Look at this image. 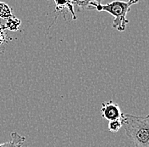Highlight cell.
Segmentation results:
<instances>
[{
	"label": "cell",
	"mask_w": 149,
	"mask_h": 147,
	"mask_svg": "<svg viewBox=\"0 0 149 147\" xmlns=\"http://www.w3.org/2000/svg\"><path fill=\"white\" fill-rule=\"evenodd\" d=\"M13 15V10L9 4L0 2V20H7Z\"/></svg>",
	"instance_id": "9c48e42d"
},
{
	"label": "cell",
	"mask_w": 149,
	"mask_h": 147,
	"mask_svg": "<svg viewBox=\"0 0 149 147\" xmlns=\"http://www.w3.org/2000/svg\"><path fill=\"white\" fill-rule=\"evenodd\" d=\"M54 3H55V11L58 13V15L62 13L65 19L66 14L69 12L71 15L73 20H75L77 19L74 6L70 2V0H54Z\"/></svg>",
	"instance_id": "277c9868"
},
{
	"label": "cell",
	"mask_w": 149,
	"mask_h": 147,
	"mask_svg": "<svg viewBox=\"0 0 149 147\" xmlns=\"http://www.w3.org/2000/svg\"><path fill=\"white\" fill-rule=\"evenodd\" d=\"M122 128V119L109 121L108 129L112 133H117Z\"/></svg>",
	"instance_id": "30bf717a"
},
{
	"label": "cell",
	"mask_w": 149,
	"mask_h": 147,
	"mask_svg": "<svg viewBox=\"0 0 149 147\" xmlns=\"http://www.w3.org/2000/svg\"><path fill=\"white\" fill-rule=\"evenodd\" d=\"M26 139L25 136L17 132H12L10 134V140L0 144V147H24Z\"/></svg>",
	"instance_id": "8992f818"
},
{
	"label": "cell",
	"mask_w": 149,
	"mask_h": 147,
	"mask_svg": "<svg viewBox=\"0 0 149 147\" xmlns=\"http://www.w3.org/2000/svg\"><path fill=\"white\" fill-rule=\"evenodd\" d=\"M101 115L104 119L112 121V120L122 119L124 113L122 112L120 106L117 103L109 101L102 104Z\"/></svg>",
	"instance_id": "3957f363"
},
{
	"label": "cell",
	"mask_w": 149,
	"mask_h": 147,
	"mask_svg": "<svg viewBox=\"0 0 149 147\" xmlns=\"http://www.w3.org/2000/svg\"><path fill=\"white\" fill-rule=\"evenodd\" d=\"M3 25H4V27L7 31L18 32L20 26H21V20L17 18L15 15H13L12 16H10L9 18L6 20V21Z\"/></svg>",
	"instance_id": "ba28073f"
},
{
	"label": "cell",
	"mask_w": 149,
	"mask_h": 147,
	"mask_svg": "<svg viewBox=\"0 0 149 147\" xmlns=\"http://www.w3.org/2000/svg\"><path fill=\"white\" fill-rule=\"evenodd\" d=\"M138 2L139 0H128L126 2L114 0L106 4H98L96 10L98 12L104 11L110 14L112 16H113V28L119 32H124L126 26L129 24V20L127 19L126 15L130 11V7Z\"/></svg>",
	"instance_id": "7a4b0ae2"
},
{
	"label": "cell",
	"mask_w": 149,
	"mask_h": 147,
	"mask_svg": "<svg viewBox=\"0 0 149 147\" xmlns=\"http://www.w3.org/2000/svg\"><path fill=\"white\" fill-rule=\"evenodd\" d=\"M10 40H12V37L8 35L4 25L0 21V55L4 53L6 47L9 44Z\"/></svg>",
	"instance_id": "52a82bcc"
},
{
	"label": "cell",
	"mask_w": 149,
	"mask_h": 147,
	"mask_svg": "<svg viewBox=\"0 0 149 147\" xmlns=\"http://www.w3.org/2000/svg\"><path fill=\"white\" fill-rule=\"evenodd\" d=\"M122 127L135 147H149V114L146 117L124 114Z\"/></svg>",
	"instance_id": "6da1fadb"
},
{
	"label": "cell",
	"mask_w": 149,
	"mask_h": 147,
	"mask_svg": "<svg viewBox=\"0 0 149 147\" xmlns=\"http://www.w3.org/2000/svg\"><path fill=\"white\" fill-rule=\"evenodd\" d=\"M103 0H70L74 6V11L81 12L83 10L95 9L98 4H101Z\"/></svg>",
	"instance_id": "5b68a950"
}]
</instances>
